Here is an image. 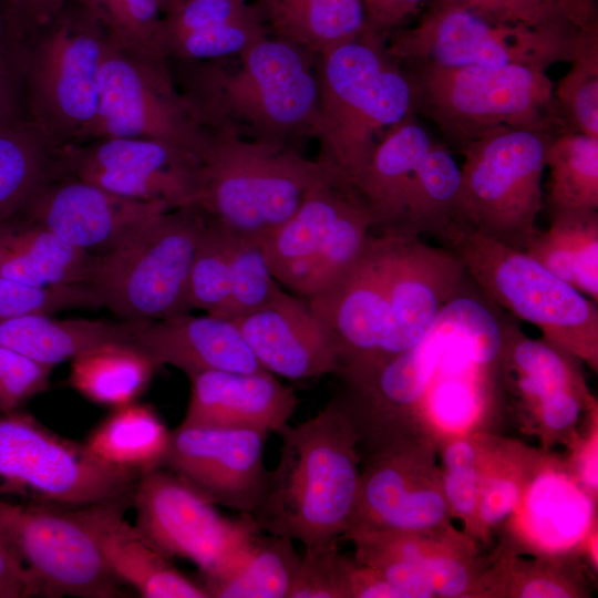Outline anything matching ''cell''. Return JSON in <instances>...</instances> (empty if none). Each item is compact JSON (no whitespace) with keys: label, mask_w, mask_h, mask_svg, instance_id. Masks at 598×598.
I'll return each instance as SVG.
<instances>
[{"label":"cell","mask_w":598,"mask_h":598,"mask_svg":"<svg viewBox=\"0 0 598 598\" xmlns=\"http://www.w3.org/2000/svg\"><path fill=\"white\" fill-rule=\"evenodd\" d=\"M28 35L0 0V127L29 121Z\"/></svg>","instance_id":"obj_41"},{"label":"cell","mask_w":598,"mask_h":598,"mask_svg":"<svg viewBox=\"0 0 598 598\" xmlns=\"http://www.w3.org/2000/svg\"><path fill=\"white\" fill-rule=\"evenodd\" d=\"M350 566L337 542L305 547L288 598L348 597Z\"/></svg>","instance_id":"obj_43"},{"label":"cell","mask_w":598,"mask_h":598,"mask_svg":"<svg viewBox=\"0 0 598 598\" xmlns=\"http://www.w3.org/2000/svg\"><path fill=\"white\" fill-rule=\"evenodd\" d=\"M358 195L357 188L346 181L318 184L287 220L261 238L278 282L300 295L338 218Z\"/></svg>","instance_id":"obj_25"},{"label":"cell","mask_w":598,"mask_h":598,"mask_svg":"<svg viewBox=\"0 0 598 598\" xmlns=\"http://www.w3.org/2000/svg\"><path fill=\"white\" fill-rule=\"evenodd\" d=\"M235 241L236 235L233 231L206 216L189 275L192 310L200 309L210 316H224Z\"/></svg>","instance_id":"obj_39"},{"label":"cell","mask_w":598,"mask_h":598,"mask_svg":"<svg viewBox=\"0 0 598 598\" xmlns=\"http://www.w3.org/2000/svg\"><path fill=\"white\" fill-rule=\"evenodd\" d=\"M524 250L550 272L598 302V210L548 214Z\"/></svg>","instance_id":"obj_31"},{"label":"cell","mask_w":598,"mask_h":598,"mask_svg":"<svg viewBox=\"0 0 598 598\" xmlns=\"http://www.w3.org/2000/svg\"><path fill=\"white\" fill-rule=\"evenodd\" d=\"M255 6L241 0H175L162 17L159 49L169 63L237 54L268 35Z\"/></svg>","instance_id":"obj_23"},{"label":"cell","mask_w":598,"mask_h":598,"mask_svg":"<svg viewBox=\"0 0 598 598\" xmlns=\"http://www.w3.org/2000/svg\"><path fill=\"white\" fill-rule=\"evenodd\" d=\"M156 369L134 343H110L72 359L69 383L85 399L114 409L135 402Z\"/></svg>","instance_id":"obj_34"},{"label":"cell","mask_w":598,"mask_h":598,"mask_svg":"<svg viewBox=\"0 0 598 598\" xmlns=\"http://www.w3.org/2000/svg\"><path fill=\"white\" fill-rule=\"evenodd\" d=\"M144 322L55 319L48 313H27L0 320V344L53 368L105 344L133 343Z\"/></svg>","instance_id":"obj_28"},{"label":"cell","mask_w":598,"mask_h":598,"mask_svg":"<svg viewBox=\"0 0 598 598\" xmlns=\"http://www.w3.org/2000/svg\"><path fill=\"white\" fill-rule=\"evenodd\" d=\"M463 262L484 296L516 319L538 328L546 341L597 364L598 307L525 251L473 229L444 246Z\"/></svg>","instance_id":"obj_7"},{"label":"cell","mask_w":598,"mask_h":598,"mask_svg":"<svg viewBox=\"0 0 598 598\" xmlns=\"http://www.w3.org/2000/svg\"><path fill=\"white\" fill-rule=\"evenodd\" d=\"M299 561L292 539L260 530L226 570L203 578L202 586L212 598H288Z\"/></svg>","instance_id":"obj_33"},{"label":"cell","mask_w":598,"mask_h":598,"mask_svg":"<svg viewBox=\"0 0 598 598\" xmlns=\"http://www.w3.org/2000/svg\"><path fill=\"white\" fill-rule=\"evenodd\" d=\"M446 512L444 498L435 491L409 488L394 508L383 519L379 528L413 532L432 527L440 523Z\"/></svg>","instance_id":"obj_46"},{"label":"cell","mask_w":598,"mask_h":598,"mask_svg":"<svg viewBox=\"0 0 598 598\" xmlns=\"http://www.w3.org/2000/svg\"><path fill=\"white\" fill-rule=\"evenodd\" d=\"M91 505L61 508L0 497V535L41 597H122L97 542Z\"/></svg>","instance_id":"obj_12"},{"label":"cell","mask_w":598,"mask_h":598,"mask_svg":"<svg viewBox=\"0 0 598 598\" xmlns=\"http://www.w3.org/2000/svg\"><path fill=\"white\" fill-rule=\"evenodd\" d=\"M52 369L0 344V413L21 410L44 392Z\"/></svg>","instance_id":"obj_45"},{"label":"cell","mask_w":598,"mask_h":598,"mask_svg":"<svg viewBox=\"0 0 598 598\" xmlns=\"http://www.w3.org/2000/svg\"><path fill=\"white\" fill-rule=\"evenodd\" d=\"M206 216L168 209L114 250L97 255L87 285L122 320L154 321L189 313L188 282Z\"/></svg>","instance_id":"obj_8"},{"label":"cell","mask_w":598,"mask_h":598,"mask_svg":"<svg viewBox=\"0 0 598 598\" xmlns=\"http://www.w3.org/2000/svg\"><path fill=\"white\" fill-rule=\"evenodd\" d=\"M168 209L165 204L127 198L60 172L19 215L83 251L105 255Z\"/></svg>","instance_id":"obj_18"},{"label":"cell","mask_w":598,"mask_h":598,"mask_svg":"<svg viewBox=\"0 0 598 598\" xmlns=\"http://www.w3.org/2000/svg\"><path fill=\"white\" fill-rule=\"evenodd\" d=\"M60 172L117 195L157 202L171 209L195 207L198 155L140 137H97L60 148Z\"/></svg>","instance_id":"obj_15"},{"label":"cell","mask_w":598,"mask_h":598,"mask_svg":"<svg viewBox=\"0 0 598 598\" xmlns=\"http://www.w3.org/2000/svg\"><path fill=\"white\" fill-rule=\"evenodd\" d=\"M379 236L388 315L371 367L415 346L468 278L461 259L445 247L424 244L419 237Z\"/></svg>","instance_id":"obj_16"},{"label":"cell","mask_w":598,"mask_h":598,"mask_svg":"<svg viewBox=\"0 0 598 598\" xmlns=\"http://www.w3.org/2000/svg\"><path fill=\"white\" fill-rule=\"evenodd\" d=\"M580 31L571 22L538 29L494 24L463 7L432 0L417 24L390 33L386 52L399 63L520 64L546 71L573 60Z\"/></svg>","instance_id":"obj_11"},{"label":"cell","mask_w":598,"mask_h":598,"mask_svg":"<svg viewBox=\"0 0 598 598\" xmlns=\"http://www.w3.org/2000/svg\"><path fill=\"white\" fill-rule=\"evenodd\" d=\"M96 259L29 218L0 221V277L32 287L87 285Z\"/></svg>","instance_id":"obj_27"},{"label":"cell","mask_w":598,"mask_h":598,"mask_svg":"<svg viewBox=\"0 0 598 598\" xmlns=\"http://www.w3.org/2000/svg\"><path fill=\"white\" fill-rule=\"evenodd\" d=\"M364 1V0H363Z\"/></svg>","instance_id":"obj_61"},{"label":"cell","mask_w":598,"mask_h":598,"mask_svg":"<svg viewBox=\"0 0 598 598\" xmlns=\"http://www.w3.org/2000/svg\"><path fill=\"white\" fill-rule=\"evenodd\" d=\"M140 473L111 465L32 414L0 413V497L76 508L134 493Z\"/></svg>","instance_id":"obj_9"},{"label":"cell","mask_w":598,"mask_h":598,"mask_svg":"<svg viewBox=\"0 0 598 598\" xmlns=\"http://www.w3.org/2000/svg\"><path fill=\"white\" fill-rule=\"evenodd\" d=\"M564 13L577 28H585L598 17L595 0H560Z\"/></svg>","instance_id":"obj_54"},{"label":"cell","mask_w":598,"mask_h":598,"mask_svg":"<svg viewBox=\"0 0 598 598\" xmlns=\"http://www.w3.org/2000/svg\"><path fill=\"white\" fill-rule=\"evenodd\" d=\"M584 480L588 486L591 488L597 487V451H591V453L586 457L585 464L582 467Z\"/></svg>","instance_id":"obj_58"},{"label":"cell","mask_w":598,"mask_h":598,"mask_svg":"<svg viewBox=\"0 0 598 598\" xmlns=\"http://www.w3.org/2000/svg\"><path fill=\"white\" fill-rule=\"evenodd\" d=\"M422 564L431 581L434 595L457 597L467 588L470 576L465 567L458 561L447 557L423 556Z\"/></svg>","instance_id":"obj_48"},{"label":"cell","mask_w":598,"mask_h":598,"mask_svg":"<svg viewBox=\"0 0 598 598\" xmlns=\"http://www.w3.org/2000/svg\"><path fill=\"white\" fill-rule=\"evenodd\" d=\"M307 301L336 346V374L371 367L388 315L381 236L371 235L353 266L333 286Z\"/></svg>","instance_id":"obj_19"},{"label":"cell","mask_w":598,"mask_h":598,"mask_svg":"<svg viewBox=\"0 0 598 598\" xmlns=\"http://www.w3.org/2000/svg\"><path fill=\"white\" fill-rule=\"evenodd\" d=\"M133 343L157 369L171 365L188 378L206 371H265L234 320L207 313L146 321Z\"/></svg>","instance_id":"obj_21"},{"label":"cell","mask_w":598,"mask_h":598,"mask_svg":"<svg viewBox=\"0 0 598 598\" xmlns=\"http://www.w3.org/2000/svg\"><path fill=\"white\" fill-rule=\"evenodd\" d=\"M198 158L195 208L245 238L261 239L281 225L313 186L346 181L298 148L208 130Z\"/></svg>","instance_id":"obj_5"},{"label":"cell","mask_w":598,"mask_h":598,"mask_svg":"<svg viewBox=\"0 0 598 598\" xmlns=\"http://www.w3.org/2000/svg\"><path fill=\"white\" fill-rule=\"evenodd\" d=\"M280 456L250 514L257 527L301 542H337L350 526L360 476L355 424L340 399L280 432Z\"/></svg>","instance_id":"obj_2"},{"label":"cell","mask_w":598,"mask_h":598,"mask_svg":"<svg viewBox=\"0 0 598 598\" xmlns=\"http://www.w3.org/2000/svg\"><path fill=\"white\" fill-rule=\"evenodd\" d=\"M94 13L107 28L117 0H74Z\"/></svg>","instance_id":"obj_57"},{"label":"cell","mask_w":598,"mask_h":598,"mask_svg":"<svg viewBox=\"0 0 598 598\" xmlns=\"http://www.w3.org/2000/svg\"><path fill=\"white\" fill-rule=\"evenodd\" d=\"M519 492L515 483L496 478L485 486L480 502V514L486 524H497L508 517L516 507Z\"/></svg>","instance_id":"obj_49"},{"label":"cell","mask_w":598,"mask_h":598,"mask_svg":"<svg viewBox=\"0 0 598 598\" xmlns=\"http://www.w3.org/2000/svg\"><path fill=\"white\" fill-rule=\"evenodd\" d=\"M175 0H162V11L164 12L166 8L173 3Z\"/></svg>","instance_id":"obj_59"},{"label":"cell","mask_w":598,"mask_h":598,"mask_svg":"<svg viewBox=\"0 0 598 598\" xmlns=\"http://www.w3.org/2000/svg\"><path fill=\"white\" fill-rule=\"evenodd\" d=\"M425 0H364L370 25L386 39Z\"/></svg>","instance_id":"obj_50"},{"label":"cell","mask_w":598,"mask_h":598,"mask_svg":"<svg viewBox=\"0 0 598 598\" xmlns=\"http://www.w3.org/2000/svg\"><path fill=\"white\" fill-rule=\"evenodd\" d=\"M579 391L563 390L544 400L537 405L544 423L553 430H563L571 425L579 414Z\"/></svg>","instance_id":"obj_52"},{"label":"cell","mask_w":598,"mask_h":598,"mask_svg":"<svg viewBox=\"0 0 598 598\" xmlns=\"http://www.w3.org/2000/svg\"><path fill=\"white\" fill-rule=\"evenodd\" d=\"M463 7L481 18L503 25L538 29L570 22L560 0H435Z\"/></svg>","instance_id":"obj_44"},{"label":"cell","mask_w":598,"mask_h":598,"mask_svg":"<svg viewBox=\"0 0 598 598\" xmlns=\"http://www.w3.org/2000/svg\"><path fill=\"white\" fill-rule=\"evenodd\" d=\"M80 308H102L100 298L86 283L32 287L0 277V320Z\"/></svg>","instance_id":"obj_42"},{"label":"cell","mask_w":598,"mask_h":598,"mask_svg":"<svg viewBox=\"0 0 598 598\" xmlns=\"http://www.w3.org/2000/svg\"><path fill=\"white\" fill-rule=\"evenodd\" d=\"M190 396L182 424L251 427L279 433L297 398L269 371H206L190 378Z\"/></svg>","instance_id":"obj_22"},{"label":"cell","mask_w":598,"mask_h":598,"mask_svg":"<svg viewBox=\"0 0 598 598\" xmlns=\"http://www.w3.org/2000/svg\"><path fill=\"white\" fill-rule=\"evenodd\" d=\"M400 64L410 84L412 113L432 122L451 152L461 154L474 141L504 128L568 133L545 70Z\"/></svg>","instance_id":"obj_4"},{"label":"cell","mask_w":598,"mask_h":598,"mask_svg":"<svg viewBox=\"0 0 598 598\" xmlns=\"http://www.w3.org/2000/svg\"><path fill=\"white\" fill-rule=\"evenodd\" d=\"M556 133L504 128L461 153V207L476 233L524 251L544 208L542 178Z\"/></svg>","instance_id":"obj_10"},{"label":"cell","mask_w":598,"mask_h":598,"mask_svg":"<svg viewBox=\"0 0 598 598\" xmlns=\"http://www.w3.org/2000/svg\"><path fill=\"white\" fill-rule=\"evenodd\" d=\"M547 213L598 210V138L557 134L546 153Z\"/></svg>","instance_id":"obj_36"},{"label":"cell","mask_w":598,"mask_h":598,"mask_svg":"<svg viewBox=\"0 0 598 598\" xmlns=\"http://www.w3.org/2000/svg\"><path fill=\"white\" fill-rule=\"evenodd\" d=\"M386 40L369 25L316 55L318 161L352 185L382 134L412 113L409 81Z\"/></svg>","instance_id":"obj_3"},{"label":"cell","mask_w":598,"mask_h":598,"mask_svg":"<svg viewBox=\"0 0 598 598\" xmlns=\"http://www.w3.org/2000/svg\"><path fill=\"white\" fill-rule=\"evenodd\" d=\"M241 1H247V0H241Z\"/></svg>","instance_id":"obj_60"},{"label":"cell","mask_w":598,"mask_h":598,"mask_svg":"<svg viewBox=\"0 0 598 598\" xmlns=\"http://www.w3.org/2000/svg\"><path fill=\"white\" fill-rule=\"evenodd\" d=\"M133 507L138 532L167 558L194 563L203 578L227 569L260 532L249 514L220 515L164 466L140 475Z\"/></svg>","instance_id":"obj_14"},{"label":"cell","mask_w":598,"mask_h":598,"mask_svg":"<svg viewBox=\"0 0 598 598\" xmlns=\"http://www.w3.org/2000/svg\"><path fill=\"white\" fill-rule=\"evenodd\" d=\"M110 34L74 0L27 33L29 121L58 148L86 140L97 111L99 73Z\"/></svg>","instance_id":"obj_6"},{"label":"cell","mask_w":598,"mask_h":598,"mask_svg":"<svg viewBox=\"0 0 598 598\" xmlns=\"http://www.w3.org/2000/svg\"><path fill=\"white\" fill-rule=\"evenodd\" d=\"M234 322L272 374L307 380L338 370L336 346L303 297L280 290L268 305Z\"/></svg>","instance_id":"obj_20"},{"label":"cell","mask_w":598,"mask_h":598,"mask_svg":"<svg viewBox=\"0 0 598 598\" xmlns=\"http://www.w3.org/2000/svg\"><path fill=\"white\" fill-rule=\"evenodd\" d=\"M268 433L181 423L171 431L163 466L213 505L250 515L267 484L264 456Z\"/></svg>","instance_id":"obj_17"},{"label":"cell","mask_w":598,"mask_h":598,"mask_svg":"<svg viewBox=\"0 0 598 598\" xmlns=\"http://www.w3.org/2000/svg\"><path fill=\"white\" fill-rule=\"evenodd\" d=\"M529 522L534 533L549 546H566L586 530L591 506L569 481L544 475L533 485L528 496Z\"/></svg>","instance_id":"obj_37"},{"label":"cell","mask_w":598,"mask_h":598,"mask_svg":"<svg viewBox=\"0 0 598 598\" xmlns=\"http://www.w3.org/2000/svg\"><path fill=\"white\" fill-rule=\"evenodd\" d=\"M39 596L30 571L0 535V598Z\"/></svg>","instance_id":"obj_47"},{"label":"cell","mask_w":598,"mask_h":598,"mask_svg":"<svg viewBox=\"0 0 598 598\" xmlns=\"http://www.w3.org/2000/svg\"><path fill=\"white\" fill-rule=\"evenodd\" d=\"M169 66L205 130L298 150L315 137L316 55L288 41L268 34L230 56Z\"/></svg>","instance_id":"obj_1"},{"label":"cell","mask_w":598,"mask_h":598,"mask_svg":"<svg viewBox=\"0 0 598 598\" xmlns=\"http://www.w3.org/2000/svg\"><path fill=\"white\" fill-rule=\"evenodd\" d=\"M133 494L92 504L91 516L100 549L111 574L144 598H209L198 585L178 571L125 518Z\"/></svg>","instance_id":"obj_24"},{"label":"cell","mask_w":598,"mask_h":598,"mask_svg":"<svg viewBox=\"0 0 598 598\" xmlns=\"http://www.w3.org/2000/svg\"><path fill=\"white\" fill-rule=\"evenodd\" d=\"M255 7L270 35L315 55L370 25L363 0H257Z\"/></svg>","instance_id":"obj_30"},{"label":"cell","mask_w":598,"mask_h":598,"mask_svg":"<svg viewBox=\"0 0 598 598\" xmlns=\"http://www.w3.org/2000/svg\"><path fill=\"white\" fill-rule=\"evenodd\" d=\"M472 229L461 207V167L452 152L437 141L415 168L396 235L433 236L443 247L451 238Z\"/></svg>","instance_id":"obj_29"},{"label":"cell","mask_w":598,"mask_h":598,"mask_svg":"<svg viewBox=\"0 0 598 598\" xmlns=\"http://www.w3.org/2000/svg\"><path fill=\"white\" fill-rule=\"evenodd\" d=\"M419 117L410 113L389 127L375 143L353 182L379 235H396L413 173L433 143Z\"/></svg>","instance_id":"obj_26"},{"label":"cell","mask_w":598,"mask_h":598,"mask_svg":"<svg viewBox=\"0 0 598 598\" xmlns=\"http://www.w3.org/2000/svg\"><path fill=\"white\" fill-rule=\"evenodd\" d=\"M97 137L158 140L198 155L205 130L167 60L125 47L110 34L99 73L97 111L85 141Z\"/></svg>","instance_id":"obj_13"},{"label":"cell","mask_w":598,"mask_h":598,"mask_svg":"<svg viewBox=\"0 0 598 598\" xmlns=\"http://www.w3.org/2000/svg\"><path fill=\"white\" fill-rule=\"evenodd\" d=\"M475 461V450L465 441L451 444L444 454V463L448 471L472 467Z\"/></svg>","instance_id":"obj_55"},{"label":"cell","mask_w":598,"mask_h":598,"mask_svg":"<svg viewBox=\"0 0 598 598\" xmlns=\"http://www.w3.org/2000/svg\"><path fill=\"white\" fill-rule=\"evenodd\" d=\"M520 596L524 598H563L569 597L568 591L549 579H534L525 585Z\"/></svg>","instance_id":"obj_56"},{"label":"cell","mask_w":598,"mask_h":598,"mask_svg":"<svg viewBox=\"0 0 598 598\" xmlns=\"http://www.w3.org/2000/svg\"><path fill=\"white\" fill-rule=\"evenodd\" d=\"M169 440L171 431L156 410L132 402L114 408L83 444L100 460L143 474L163 466Z\"/></svg>","instance_id":"obj_32"},{"label":"cell","mask_w":598,"mask_h":598,"mask_svg":"<svg viewBox=\"0 0 598 598\" xmlns=\"http://www.w3.org/2000/svg\"><path fill=\"white\" fill-rule=\"evenodd\" d=\"M58 148L32 122L0 127V221L20 214L60 172Z\"/></svg>","instance_id":"obj_35"},{"label":"cell","mask_w":598,"mask_h":598,"mask_svg":"<svg viewBox=\"0 0 598 598\" xmlns=\"http://www.w3.org/2000/svg\"><path fill=\"white\" fill-rule=\"evenodd\" d=\"M261 239L236 236L231 255L228 300L223 318L238 319L268 305L280 291Z\"/></svg>","instance_id":"obj_40"},{"label":"cell","mask_w":598,"mask_h":598,"mask_svg":"<svg viewBox=\"0 0 598 598\" xmlns=\"http://www.w3.org/2000/svg\"><path fill=\"white\" fill-rule=\"evenodd\" d=\"M9 13L28 33L54 16L70 0H4Z\"/></svg>","instance_id":"obj_53"},{"label":"cell","mask_w":598,"mask_h":598,"mask_svg":"<svg viewBox=\"0 0 598 598\" xmlns=\"http://www.w3.org/2000/svg\"><path fill=\"white\" fill-rule=\"evenodd\" d=\"M480 476L474 466L448 471L444 480L446 497L453 508L462 514L473 513L478 499Z\"/></svg>","instance_id":"obj_51"},{"label":"cell","mask_w":598,"mask_h":598,"mask_svg":"<svg viewBox=\"0 0 598 598\" xmlns=\"http://www.w3.org/2000/svg\"><path fill=\"white\" fill-rule=\"evenodd\" d=\"M570 70L554 97L568 133L598 138V17L580 31Z\"/></svg>","instance_id":"obj_38"}]
</instances>
